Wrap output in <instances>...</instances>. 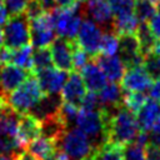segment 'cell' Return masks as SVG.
Here are the masks:
<instances>
[{"label": "cell", "instance_id": "1", "mask_svg": "<svg viewBox=\"0 0 160 160\" xmlns=\"http://www.w3.org/2000/svg\"><path fill=\"white\" fill-rule=\"evenodd\" d=\"M106 109V141L124 146L131 144L140 131L135 112L129 110L124 104Z\"/></svg>", "mask_w": 160, "mask_h": 160}, {"label": "cell", "instance_id": "2", "mask_svg": "<svg viewBox=\"0 0 160 160\" xmlns=\"http://www.w3.org/2000/svg\"><path fill=\"white\" fill-rule=\"evenodd\" d=\"M58 148L69 160H95L96 148L79 128H68L60 138Z\"/></svg>", "mask_w": 160, "mask_h": 160}, {"label": "cell", "instance_id": "3", "mask_svg": "<svg viewBox=\"0 0 160 160\" xmlns=\"http://www.w3.org/2000/svg\"><path fill=\"white\" fill-rule=\"evenodd\" d=\"M108 109L101 106L98 110H79L76 128H79L92 142L95 148L106 141Z\"/></svg>", "mask_w": 160, "mask_h": 160}, {"label": "cell", "instance_id": "4", "mask_svg": "<svg viewBox=\"0 0 160 160\" xmlns=\"http://www.w3.org/2000/svg\"><path fill=\"white\" fill-rule=\"evenodd\" d=\"M42 95L44 92L41 91L34 72H31L21 85L6 96V100L14 111L18 114H25L36 105Z\"/></svg>", "mask_w": 160, "mask_h": 160}, {"label": "cell", "instance_id": "5", "mask_svg": "<svg viewBox=\"0 0 160 160\" xmlns=\"http://www.w3.org/2000/svg\"><path fill=\"white\" fill-rule=\"evenodd\" d=\"M30 44V22L25 12L9 15L2 30V46L14 50Z\"/></svg>", "mask_w": 160, "mask_h": 160}, {"label": "cell", "instance_id": "6", "mask_svg": "<svg viewBox=\"0 0 160 160\" xmlns=\"http://www.w3.org/2000/svg\"><path fill=\"white\" fill-rule=\"evenodd\" d=\"M50 12V19L52 24V29L56 35L65 38V39H75L82 14H81V5L74 9H59L54 8Z\"/></svg>", "mask_w": 160, "mask_h": 160}, {"label": "cell", "instance_id": "7", "mask_svg": "<svg viewBox=\"0 0 160 160\" xmlns=\"http://www.w3.org/2000/svg\"><path fill=\"white\" fill-rule=\"evenodd\" d=\"M101 36L102 29L98 24H95L89 18L81 19L75 40L90 58H95L98 54H100Z\"/></svg>", "mask_w": 160, "mask_h": 160}, {"label": "cell", "instance_id": "8", "mask_svg": "<svg viewBox=\"0 0 160 160\" xmlns=\"http://www.w3.org/2000/svg\"><path fill=\"white\" fill-rule=\"evenodd\" d=\"M119 39V58L122 61L125 69L141 65L144 60V55L140 49L139 39L136 36V32H124L118 35Z\"/></svg>", "mask_w": 160, "mask_h": 160}, {"label": "cell", "instance_id": "9", "mask_svg": "<svg viewBox=\"0 0 160 160\" xmlns=\"http://www.w3.org/2000/svg\"><path fill=\"white\" fill-rule=\"evenodd\" d=\"M30 22V41L35 48L49 46L55 39V31L52 29L50 12L46 11L42 15L29 20Z\"/></svg>", "mask_w": 160, "mask_h": 160}, {"label": "cell", "instance_id": "10", "mask_svg": "<svg viewBox=\"0 0 160 160\" xmlns=\"http://www.w3.org/2000/svg\"><path fill=\"white\" fill-rule=\"evenodd\" d=\"M81 14L82 18H89L101 29L111 30L112 11L108 0H86L85 5H81Z\"/></svg>", "mask_w": 160, "mask_h": 160}, {"label": "cell", "instance_id": "11", "mask_svg": "<svg viewBox=\"0 0 160 160\" xmlns=\"http://www.w3.org/2000/svg\"><path fill=\"white\" fill-rule=\"evenodd\" d=\"M75 39L56 38L49 45L51 51V59L55 68L64 71H72V48Z\"/></svg>", "mask_w": 160, "mask_h": 160}, {"label": "cell", "instance_id": "12", "mask_svg": "<svg viewBox=\"0 0 160 160\" xmlns=\"http://www.w3.org/2000/svg\"><path fill=\"white\" fill-rule=\"evenodd\" d=\"M34 75L39 82V86L44 94H59L65 80L68 79V71L60 70L58 68H44L35 70Z\"/></svg>", "mask_w": 160, "mask_h": 160}, {"label": "cell", "instance_id": "13", "mask_svg": "<svg viewBox=\"0 0 160 160\" xmlns=\"http://www.w3.org/2000/svg\"><path fill=\"white\" fill-rule=\"evenodd\" d=\"M121 89L122 91H145L149 90L152 79L141 65L126 68L121 78Z\"/></svg>", "mask_w": 160, "mask_h": 160}, {"label": "cell", "instance_id": "14", "mask_svg": "<svg viewBox=\"0 0 160 160\" xmlns=\"http://www.w3.org/2000/svg\"><path fill=\"white\" fill-rule=\"evenodd\" d=\"M32 71L22 69L14 64H4L0 68V90L4 95H9L19 85H21Z\"/></svg>", "mask_w": 160, "mask_h": 160}, {"label": "cell", "instance_id": "15", "mask_svg": "<svg viewBox=\"0 0 160 160\" xmlns=\"http://www.w3.org/2000/svg\"><path fill=\"white\" fill-rule=\"evenodd\" d=\"M61 100L69 102L80 109L84 95L86 94V88L81 79V75L78 71H70V75L65 80L61 88Z\"/></svg>", "mask_w": 160, "mask_h": 160}, {"label": "cell", "instance_id": "16", "mask_svg": "<svg viewBox=\"0 0 160 160\" xmlns=\"http://www.w3.org/2000/svg\"><path fill=\"white\" fill-rule=\"evenodd\" d=\"M41 132V121L35 115L30 112L19 114L18 120V129H16V138L20 144L25 148L29 142L34 139L40 136Z\"/></svg>", "mask_w": 160, "mask_h": 160}, {"label": "cell", "instance_id": "17", "mask_svg": "<svg viewBox=\"0 0 160 160\" xmlns=\"http://www.w3.org/2000/svg\"><path fill=\"white\" fill-rule=\"evenodd\" d=\"M80 72H81L80 75L84 81V85L89 91L98 92L106 84L105 74L102 72L101 68L92 58L89 59V61L80 69Z\"/></svg>", "mask_w": 160, "mask_h": 160}, {"label": "cell", "instance_id": "18", "mask_svg": "<svg viewBox=\"0 0 160 160\" xmlns=\"http://www.w3.org/2000/svg\"><path fill=\"white\" fill-rule=\"evenodd\" d=\"M135 115L139 130L149 132L154 124L160 119V102L152 99H146L144 105L138 110Z\"/></svg>", "mask_w": 160, "mask_h": 160}, {"label": "cell", "instance_id": "19", "mask_svg": "<svg viewBox=\"0 0 160 160\" xmlns=\"http://www.w3.org/2000/svg\"><path fill=\"white\" fill-rule=\"evenodd\" d=\"M92 59L99 64V66L101 68L102 72L105 74L106 79H109V81L119 82L121 80L125 71V66L119 56L98 54Z\"/></svg>", "mask_w": 160, "mask_h": 160}, {"label": "cell", "instance_id": "20", "mask_svg": "<svg viewBox=\"0 0 160 160\" xmlns=\"http://www.w3.org/2000/svg\"><path fill=\"white\" fill-rule=\"evenodd\" d=\"M25 148L29 154H31L38 160H41V159L49 158L55 154V151L58 149V142L52 139L40 135L36 139H34L31 142H29Z\"/></svg>", "mask_w": 160, "mask_h": 160}, {"label": "cell", "instance_id": "21", "mask_svg": "<svg viewBox=\"0 0 160 160\" xmlns=\"http://www.w3.org/2000/svg\"><path fill=\"white\" fill-rule=\"evenodd\" d=\"M122 95H124V91L121 86L114 81H110L109 84L106 82L105 86L98 91L100 104L104 108L119 106L120 104H122Z\"/></svg>", "mask_w": 160, "mask_h": 160}, {"label": "cell", "instance_id": "22", "mask_svg": "<svg viewBox=\"0 0 160 160\" xmlns=\"http://www.w3.org/2000/svg\"><path fill=\"white\" fill-rule=\"evenodd\" d=\"M40 121H41V132H40V135H42L45 138H49V139H52L56 142H59L60 138L62 136V134L68 129L65 126V124L62 122V120L60 119L58 112H55L50 116H46V118L41 119Z\"/></svg>", "mask_w": 160, "mask_h": 160}, {"label": "cell", "instance_id": "23", "mask_svg": "<svg viewBox=\"0 0 160 160\" xmlns=\"http://www.w3.org/2000/svg\"><path fill=\"white\" fill-rule=\"evenodd\" d=\"M8 62L32 71V46L29 44L14 50L8 49Z\"/></svg>", "mask_w": 160, "mask_h": 160}, {"label": "cell", "instance_id": "24", "mask_svg": "<svg viewBox=\"0 0 160 160\" xmlns=\"http://www.w3.org/2000/svg\"><path fill=\"white\" fill-rule=\"evenodd\" d=\"M95 160H124V145L105 141L96 148Z\"/></svg>", "mask_w": 160, "mask_h": 160}, {"label": "cell", "instance_id": "25", "mask_svg": "<svg viewBox=\"0 0 160 160\" xmlns=\"http://www.w3.org/2000/svg\"><path fill=\"white\" fill-rule=\"evenodd\" d=\"M136 36L139 39V44H140V49L142 55L145 56L146 54L151 52L154 49V45L156 42V38L152 34L148 21H141L138 24V28L135 30Z\"/></svg>", "mask_w": 160, "mask_h": 160}, {"label": "cell", "instance_id": "26", "mask_svg": "<svg viewBox=\"0 0 160 160\" xmlns=\"http://www.w3.org/2000/svg\"><path fill=\"white\" fill-rule=\"evenodd\" d=\"M49 66H52L50 48L49 46L35 48V50H32V72L35 70H40Z\"/></svg>", "mask_w": 160, "mask_h": 160}, {"label": "cell", "instance_id": "27", "mask_svg": "<svg viewBox=\"0 0 160 160\" xmlns=\"http://www.w3.org/2000/svg\"><path fill=\"white\" fill-rule=\"evenodd\" d=\"M158 11L156 5L152 4L150 0H135L134 4V14L139 22L149 21L152 15Z\"/></svg>", "mask_w": 160, "mask_h": 160}, {"label": "cell", "instance_id": "28", "mask_svg": "<svg viewBox=\"0 0 160 160\" xmlns=\"http://www.w3.org/2000/svg\"><path fill=\"white\" fill-rule=\"evenodd\" d=\"M118 48H119L118 35L111 30H108V31L102 32L101 41H100V54H102V55H115L118 52Z\"/></svg>", "mask_w": 160, "mask_h": 160}, {"label": "cell", "instance_id": "29", "mask_svg": "<svg viewBox=\"0 0 160 160\" xmlns=\"http://www.w3.org/2000/svg\"><path fill=\"white\" fill-rule=\"evenodd\" d=\"M146 95L142 91H124L122 95V104L131 110L132 112H138V110L144 105L146 101Z\"/></svg>", "mask_w": 160, "mask_h": 160}, {"label": "cell", "instance_id": "30", "mask_svg": "<svg viewBox=\"0 0 160 160\" xmlns=\"http://www.w3.org/2000/svg\"><path fill=\"white\" fill-rule=\"evenodd\" d=\"M79 110L80 109L78 106H74V105L65 102V101H61L59 110H58V114H59L60 119L62 120V122L65 124V126L71 128L72 124H75V121H76V118L79 115Z\"/></svg>", "mask_w": 160, "mask_h": 160}, {"label": "cell", "instance_id": "31", "mask_svg": "<svg viewBox=\"0 0 160 160\" xmlns=\"http://www.w3.org/2000/svg\"><path fill=\"white\" fill-rule=\"evenodd\" d=\"M142 66L148 71V74L151 76L152 80L160 78V54H156L154 51L146 54L142 60Z\"/></svg>", "mask_w": 160, "mask_h": 160}, {"label": "cell", "instance_id": "32", "mask_svg": "<svg viewBox=\"0 0 160 160\" xmlns=\"http://www.w3.org/2000/svg\"><path fill=\"white\" fill-rule=\"evenodd\" d=\"M89 61V55L80 48V45L74 42L72 48V71H80V69Z\"/></svg>", "mask_w": 160, "mask_h": 160}, {"label": "cell", "instance_id": "33", "mask_svg": "<svg viewBox=\"0 0 160 160\" xmlns=\"http://www.w3.org/2000/svg\"><path fill=\"white\" fill-rule=\"evenodd\" d=\"M124 160H145L142 146L131 142L124 146Z\"/></svg>", "mask_w": 160, "mask_h": 160}, {"label": "cell", "instance_id": "34", "mask_svg": "<svg viewBox=\"0 0 160 160\" xmlns=\"http://www.w3.org/2000/svg\"><path fill=\"white\" fill-rule=\"evenodd\" d=\"M100 108H101V104H100L98 92L88 91L82 98V101L80 104V109L81 110H98Z\"/></svg>", "mask_w": 160, "mask_h": 160}, {"label": "cell", "instance_id": "35", "mask_svg": "<svg viewBox=\"0 0 160 160\" xmlns=\"http://www.w3.org/2000/svg\"><path fill=\"white\" fill-rule=\"evenodd\" d=\"M142 151L145 160H160V145L149 140L142 146Z\"/></svg>", "mask_w": 160, "mask_h": 160}, {"label": "cell", "instance_id": "36", "mask_svg": "<svg viewBox=\"0 0 160 160\" xmlns=\"http://www.w3.org/2000/svg\"><path fill=\"white\" fill-rule=\"evenodd\" d=\"M6 5V11L9 15L21 14L25 10V6L29 0H4Z\"/></svg>", "mask_w": 160, "mask_h": 160}, {"label": "cell", "instance_id": "37", "mask_svg": "<svg viewBox=\"0 0 160 160\" xmlns=\"http://www.w3.org/2000/svg\"><path fill=\"white\" fill-rule=\"evenodd\" d=\"M148 24H149L152 34L155 35V38L160 39V11H156L152 15V18L148 21Z\"/></svg>", "mask_w": 160, "mask_h": 160}, {"label": "cell", "instance_id": "38", "mask_svg": "<svg viewBox=\"0 0 160 160\" xmlns=\"http://www.w3.org/2000/svg\"><path fill=\"white\" fill-rule=\"evenodd\" d=\"M81 5V0H55V8L59 9H74Z\"/></svg>", "mask_w": 160, "mask_h": 160}, {"label": "cell", "instance_id": "39", "mask_svg": "<svg viewBox=\"0 0 160 160\" xmlns=\"http://www.w3.org/2000/svg\"><path fill=\"white\" fill-rule=\"evenodd\" d=\"M149 94H150V99L160 102V78L155 79V81L151 82L149 88Z\"/></svg>", "mask_w": 160, "mask_h": 160}, {"label": "cell", "instance_id": "40", "mask_svg": "<svg viewBox=\"0 0 160 160\" xmlns=\"http://www.w3.org/2000/svg\"><path fill=\"white\" fill-rule=\"evenodd\" d=\"M149 140L160 145V119L154 124V126L149 131Z\"/></svg>", "mask_w": 160, "mask_h": 160}, {"label": "cell", "instance_id": "41", "mask_svg": "<svg viewBox=\"0 0 160 160\" xmlns=\"http://www.w3.org/2000/svg\"><path fill=\"white\" fill-rule=\"evenodd\" d=\"M14 158H15V160H38V159L34 158L31 154L25 152V151H20V152H19L18 155H15Z\"/></svg>", "mask_w": 160, "mask_h": 160}, {"label": "cell", "instance_id": "42", "mask_svg": "<svg viewBox=\"0 0 160 160\" xmlns=\"http://www.w3.org/2000/svg\"><path fill=\"white\" fill-rule=\"evenodd\" d=\"M8 16H9V14H8L6 9L4 8V5H2V4H0V26L5 24V21H6V19H8Z\"/></svg>", "mask_w": 160, "mask_h": 160}, {"label": "cell", "instance_id": "43", "mask_svg": "<svg viewBox=\"0 0 160 160\" xmlns=\"http://www.w3.org/2000/svg\"><path fill=\"white\" fill-rule=\"evenodd\" d=\"M8 104V100H6V95H4L2 92H0V112L2 110V108Z\"/></svg>", "mask_w": 160, "mask_h": 160}, {"label": "cell", "instance_id": "44", "mask_svg": "<svg viewBox=\"0 0 160 160\" xmlns=\"http://www.w3.org/2000/svg\"><path fill=\"white\" fill-rule=\"evenodd\" d=\"M0 160H15L12 155H6V154H0Z\"/></svg>", "mask_w": 160, "mask_h": 160}, {"label": "cell", "instance_id": "45", "mask_svg": "<svg viewBox=\"0 0 160 160\" xmlns=\"http://www.w3.org/2000/svg\"><path fill=\"white\" fill-rule=\"evenodd\" d=\"M2 48V30L0 29V49Z\"/></svg>", "mask_w": 160, "mask_h": 160}, {"label": "cell", "instance_id": "46", "mask_svg": "<svg viewBox=\"0 0 160 160\" xmlns=\"http://www.w3.org/2000/svg\"><path fill=\"white\" fill-rule=\"evenodd\" d=\"M41 160H55V156H54V155H51V156L45 158V159H41Z\"/></svg>", "mask_w": 160, "mask_h": 160}, {"label": "cell", "instance_id": "47", "mask_svg": "<svg viewBox=\"0 0 160 160\" xmlns=\"http://www.w3.org/2000/svg\"><path fill=\"white\" fill-rule=\"evenodd\" d=\"M150 1H151V2H152V4H155V5H156V4H158V2H159V0H150Z\"/></svg>", "mask_w": 160, "mask_h": 160}, {"label": "cell", "instance_id": "48", "mask_svg": "<svg viewBox=\"0 0 160 160\" xmlns=\"http://www.w3.org/2000/svg\"><path fill=\"white\" fill-rule=\"evenodd\" d=\"M4 2V0H0V4H2Z\"/></svg>", "mask_w": 160, "mask_h": 160}, {"label": "cell", "instance_id": "49", "mask_svg": "<svg viewBox=\"0 0 160 160\" xmlns=\"http://www.w3.org/2000/svg\"><path fill=\"white\" fill-rule=\"evenodd\" d=\"M0 92H1V90H0Z\"/></svg>", "mask_w": 160, "mask_h": 160}]
</instances>
